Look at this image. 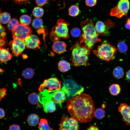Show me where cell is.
<instances>
[{"instance_id": "obj_45", "label": "cell", "mask_w": 130, "mask_h": 130, "mask_svg": "<svg viewBox=\"0 0 130 130\" xmlns=\"http://www.w3.org/2000/svg\"><path fill=\"white\" fill-rule=\"evenodd\" d=\"M2 13L1 10L0 8V15ZM0 32H3L5 31L6 28L4 26H3L0 23Z\"/></svg>"}, {"instance_id": "obj_7", "label": "cell", "mask_w": 130, "mask_h": 130, "mask_svg": "<svg viewBox=\"0 0 130 130\" xmlns=\"http://www.w3.org/2000/svg\"><path fill=\"white\" fill-rule=\"evenodd\" d=\"M130 7L129 0H120L117 5L111 9L110 14L111 16L120 18L127 15Z\"/></svg>"}, {"instance_id": "obj_35", "label": "cell", "mask_w": 130, "mask_h": 130, "mask_svg": "<svg viewBox=\"0 0 130 130\" xmlns=\"http://www.w3.org/2000/svg\"><path fill=\"white\" fill-rule=\"evenodd\" d=\"M97 2V0H85L86 5L88 6L92 7L95 6Z\"/></svg>"}, {"instance_id": "obj_22", "label": "cell", "mask_w": 130, "mask_h": 130, "mask_svg": "<svg viewBox=\"0 0 130 130\" xmlns=\"http://www.w3.org/2000/svg\"><path fill=\"white\" fill-rule=\"evenodd\" d=\"M114 77L117 79L122 78L124 75V72L123 68L120 66H117L114 69L113 71Z\"/></svg>"}, {"instance_id": "obj_34", "label": "cell", "mask_w": 130, "mask_h": 130, "mask_svg": "<svg viewBox=\"0 0 130 130\" xmlns=\"http://www.w3.org/2000/svg\"><path fill=\"white\" fill-rule=\"evenodd\" d=\"M80 30L78 28L75 27L72 28L71 30L70 33L72 37L77 38L80 36L81 34Z\"/></svg>"}, {"instance_id": "obj_32", "label": "cell", "mask_w": 130, "mask_h": 130, "mask_svg": "<svg viewBox=\"0 0 130 130\" xmlns=\"http://www.w3.org/2000/svg\"><path fill=\"white\" fill-rule=\"evenodd\" d=\"M43 24L42 20L39 18L34 19L32 22V26L35 29H37L42 27Z\"/></svg>"}, {"instance_id": "obj_21", "label": "cell", "mask_w": 130, "mask_h": 130, "mask_svg": "<svg viewBox=\"0 0 130 130\" xmlns=\"http://www.w3.org/2000/svg\"><path fill=\"white\" fill-rule=\"evenodd\" d=\"M121 90L120 85L117 84H113L110 86L109 91L110 94L113 96H116L119 94Z\"/></svg>"}, {"instance_id": "obj_41", "label": "cell", "mask_w": 130, "mask_h": 130, "mask_svg": "<svg viewBox=\"0 0 130 130\" xmlns=\"http://www.w3.org/2000/svg\"><path fill=\"white\" fill-rule=\"evenodd\" d=\"M125 26L127 29L130 30V18L127 19Z\"/></svg>"}, {"instance_id": "obj_16", "label": "cell", "mask_w": 130, "mask_h": 130, "mask_svg": "<svg viewBox=\"0 0 130 130\" xmlns=\"http://www.w3.org/2000/svg\"><path fill=\"white\" fill-rule=\"evenodd\" d=\"M53 101L62 106L61 104L65 100V94L61 89L51 93Z\"/></svg>"}, {"instance_id": "obj_26", "label": "cell", "mask_w": 130, "mask_h": 130, "mask_svg": "<svg viewBox=\"0 0 130 130\" xmlns=\"http://www.w3.org/2000/svg\"><path fill=\"white\" fill-rule=\"evenodd\" d=\"M33 16L36 18H39L42 17L44 13V11L41 7L39 6L35 7L32 12Z\"/></svg>"}, {"instance_id": "obj_19", "label": "cell", "mask_w": 130, "mask_h": 130, "mask_svg": "<svg viewBox=\"0 0 130 130\" xmlns=\"http://www.w3.org/2000/svg\"><path fill=\"white\" fill-rule=\"evenodd\" d=\"M58 66L60 71L63 72H65L71 69L70 63L64 60H62L59 62Z\"/></svg>"}, {"instance_id": "obj_31", "label": "cell", "mask_w": 130, "mask_h": 130, "mask_svg": "<svg viewBox=\"0 0 130 130\" xmlns=\"http://www.w3.org/2000/svg\"><path fill=\"white\" fill-rule=\"evenodd\" d=\"M105 115V111L103 108H98L95 110L94 116L98 119H102L104 117Z\"/></svg>"}, {"instance_id": "obj_47", "label": "cell", "mask_w": 130, "mask_h": 130, "mask_svg": "<svg viewBox=\"0 0 130 130\" xmlns=\"http://www.w3.org/2000/svg\"><path fill=\"white\" fill-rule=\"evenodd\" d=\"M24 56H23V58H24V59H26L27 58V56H26V55H24Z\"/></svg>"}, {"instance_id": "obj_24", "label": "cell", "mask_w": 130, "mask_h": 130, "mask_svg": "<svg viewBox=\"0 0 130 130\" xmlns=\"http://www.w3.org/2000/svg\"><path fill=\"white\" fill-rule=\"evenodd\" d=\"M80 12L79 7L75 5H71L68 9L69 15L72 17H75L78 16Z\"/></svg>"}, {"instance_id": "obj_44", "label": "cell", "mask_w": 130, "mask_h": 130, "mask_svg": "<svg viewBox=\"0 0 130 130\" xmlns=\"http://www.w3.org/2000/svg\"><path fill=\"white\" fill-rule=\"evenodd\" d=\"M86 130H99L98 128L94 125L91 126Z\"/></svg>"}, {"instance_id": "obj_46", "label": "cell", "mask_w": 130, "mask_h": 130, "mask_svg": "<svg viewBox=\"0 0 130 130\" xmlns=\"http://www.w3.org/2000/svg\"><path fill=\"white\" fill-rule=\"evenodd\" d=\"M6 34V32L3 31L1 32L0 34V36L1 37H5Z\"/></svg>"}, {"instance_id": "obj_36", "label": "cell", "mask_w": 130, "mask_h": 130, "mask_svg": "<svg viewBox=\"0 0 130 130\" xmlns=\"http://www.w3.org/2000/svg\"><path fill=\"white\" fill-rule=\"evenodd\" d=\"M7 38L5 37H1L0 39V48H3L5 47L7 45Z\"/></svg>"}, {"instance_id": "obj_13", "label": "cell", "mask_w": 130, "mask_h": 130, "mask_svg": "<svg viewBox=\"0 0 130 130\" xmlns=\"http://www.w3.org/2000/svg\"><path fill=\"white\" fill-rule=\"evenodd\" d=\"M9 45L11 48L13 53L15 56L21 54L25 48L26 46L24 40L15 38L10 42Z\"/></svg>"}, {"instance_id": "obj_23", "label": "cell", "mask_w": 130, "mask_h": 130, "mask_svg": "<svg viewBox=\"0 0 130 130\" xmlns=\"http://www.w3.org/2000/svg\"><path fill=\"white\" fill-rule=\"evenodd\" d=\"M38 125V128L39 130H53V129L49 126L48 121L46 119H41Z\"/></svg>"}, {"instance_id": "obj_27", "label": "cell", "mask_w": 130, "mask_h": 130, "mask_svg": "<svg viewBox=\"0 0 130 130\" xmlns=\"http://www.w3.org/2000/svg\"><path fill=\"white\" fill-rule=\"evenodd\" d=\"M19 20L20 24L25 26H28L30 23L31 19L29 15L23 14L20 16Z\"/></svg>"}, {"instance_id": "obj_28", "label": "cell", "mask_w": 130, "mask_h": 130, "mask_svg": "<svg viewBox=\"0 0 130 130\" xmlns=\"http://www.w3.org/2000/svg\"><path fill=\"white\" fill-rule=\"evenodd\" d=\"M11 16L9 13L6 12L1 13L0 15V22L6 24L10 20Z\"/></svg>"}, {"instance_id": "obj_8", "label": "cell", "mask_w": 130, "mask_h": 130, "mask_svg": "<svg viewBox=\"0 0 130 130\" xmlns=\"http://www.w3.org/2000/svg\"><path fill=\"white\" fill-rule=\"evenodd\" d=\"M61 82L56 77L51 78L45 80L38 88L40 92L46 89L49 93H52L60 89Z\"/></svg>"}, {"instance_id": "obj_42", "label": "cell", "mask_w": 130, "mask_h": 130, "mask_svg": "<svg viewBox=\"0 0 130 130\" xmlns=\"http://www.w3.org/2000/svg\"><path fill=\"white\" fill-rule=\"evenodd\" d=\"M5 116V112L4 110L0 108V119L4 118Z\"/></svg>"}, {"instance_id": "obj_39", "label": "cell", "mask_w": 130, "mask_h": 130, "mask_svg": "<svg viewBox=\"0 0 130 130\" xmlns=\"http://www.w3.org/2000/svg\"><path fill=\"white\" fill-rule=\"evenodd\" d=\"M16 3L21 5L27 3L30 0H13Z\"/></svg>"}, {"instance_id": "obj_1", "label": "cell", "mask_w": 130, "mask_h": 130, "mask_svg": "<svg viewBox=\"0 0 130 130\" xmlns=\"http://www.w3.org/2000/svg\"><path fill=\"white\" fill-rule=\"evenodd\" d=\"M66 107L71 117L80 123L90 122L94 116L95 104L91 96L81 93L69 100Z\"/></svg>"}, {"instance_id": "obj_15", "label": "cell", "mask_w": 130, "mask_h": 130, "mask_svg": "<svg viewBox=\"0 0 130 130\" xmlns=\"http://www.w3.org/2000/svg\"><path fill=\"white\" fill-rule=\"evenodd\" d=\"M24 41L26 46L28 48H40V41L39 38L36 35L31 34L26 37Z\"/></svg>"}, {"instance_id": "obj_14", "label": "cell", "mask_w": 130, "mask_h": 130, "mask_svg": "<svg viewBox=\"0 0 130 130\" xmlns=\"http://www.w3.org/2000/svg\"><path fill=\"white\" fill-rule=\"evenodd\" d=\"M118 110L122 116L123 121L126 124L130 125V105L121 103L118 106Z\"/></svg>"}, {"instance_id": "obj_38", "label": "cell", "mask_w": 130, "mask_h": 130, "mask_svg": "<svg viewBox=\"0 0 130 130\" xmlns=\"http://www.w3.org/2000/svg\"><path fill=\"white\" fill-rule=\"evenodd\" d=\"M47 0H35V2L37 5L42 6L45 5L47 2Z\"/></svg>"}, {"instance_id": "obj_37", "label": "cell", "mask_w": 130, "mask_h": 130, "mask_svg": "<svg viewBox=\"0 0 130 130\" xmlns=\"http://www.w3.org/2000/svg\"><path fill=\"white\" fill-rule=\"evenodd\" d=\"M6 91L7 90L6 88H0V101L6 95Z\"/></svg>"}, {"instance_id": "obj_17", "label": "cell", "mask_w": 130, "mask_h": 130, "mask_svg": "<svg viewBox=\"0 0 130 130\" xmlns=\"http://www.w3.org/2000/svg\"><path fill=\"white\" fill-rule=\"evenodd\" d=\"M66 47V44L65 42L59 40L54 42L52 46V49L56 53L61 54L65 51Z\"/></svg>"}, {"instance_id": "obj_2", "label": "cell", "mask_w": 130, "mask_h": 130, "mask_svg": "<svg viewBox=\"0 0 130 130\" xmlns=\"http://www.w3.org/2000/svg\"><path fill=\"white\" fill-rule=\"evenodd\" d=\"M82 33L79 36L80 42L84 43L91 50L95 44L101 41L98 38L97 33L94 23L91 20L87 18L80 23Z\"/></svg>"}, {"instance_id": "obj_40", "label": "cell", "mask_w": 130, "mask_h": 130, "mask_svg": "<svg viewBox=\"0 0 130 130\" xmlns=\"http://www.w3.org/2000/svg\"><path fill=\"white\" fill-rule=\"evenodd\" d=\"M8 130H20V129L19 125L13 124L9 127Z\"/></svg>"}, {"instance_id": "obj_6", "label": "cell", "mask_w": 130, "mask_h": 130, "mask_svg": "<svg viewBox=\"0 0 130 130\" xmlns=\"http://www.w3.org/2000/svg\"><path fill=\"white\" fill-rule=\"evenodd\" d=\"M38 95L39 102L42 105L46 113H52L55 110V104L52 99L51 93L47 90L40 92Z\"/></svg>"}, {"instance_id": "obj_3", "label": "cell", "mask_w": 130, "mask_h": 130, "mask_svg": "<svg viewBox=\"0 0 130 130\" xmlns=\"http://www.w3.org/2000/svg\"><path fill=\"white\" fill-rule=\"evenodd\" d=\"M72 59L73 65L78 66L88 65L91 50L84 45L76 42L71 48Z\"/></svg>"}, {"instance_id": "obj_9", "label": "cell", "mask_w": 130, "mask_h": 130, "mask_svg": "<svg viewBox=\"0 0 130 130\" xmlns=\"http://www.w3.org/2000/svg\"><path fill=\"white\" fill-rule=\"evenodd\" d=\"M61 89L68 96H75L81 93L84 90L83 87L71 79L64 82Z\"/></svg>"}, {"instance_id": "obj_11", "label": "cell", "mask_w": 130, "mask_h": 130, "mask_svg": "<svg viewBox=\"0 0 130 130\" xmlns=\"http://www.w3.org/2000/svg\"><path fill=\"white\" fill-rule=\"evenodd\" d=\"M32 31L28 26L20 23L12 31L13 39L18 38L24 40L26 37L30 35Z\"/></svg>"}, {"instance_id": "obj_12", "label": "cell", "mask_w": 130, "mask_h": 130, "mask_svg": "<svg viewBox=\"0 0 130 130\" xmlns=\"http://www.w3.org/2000/svg\"><path fill=\"white\" fill-rule=\"evenodd\" d=\"M115 24L111 20L108 19L104 21H99L96 23L95 27L99 35L103 36L109 35L108 30L114 26Z\"/></svg>"}, {"instance_id": "obj_10", "label": "cell", "mask_w": 130, "mask_h": 130, "mask_svg": "<svg viewBox=\"0 0 130 130\" xmlns=\"http://www.w3.org/2000/svg\"><path fill=\"white\" fill-rule=\"evenodd\" d=\"M59 130H79L78 122L72 117L64 116L59 124Z\"/></svg>"}, {"instance_id": "obj_33", "label": "cell", "mask_w": 130, "mask_h": 130, "mask_svg": "<svg viewBox=\"0 0 130 130\" xmlns=\"http://www.w3.org/2000/svg\"><path fill=\"white\" fill-rule=\"evenodd\" d=\"M117 47L119 51L121 53H124L126 52L128 49L126 44L122 41L119 42L117 45Z\"/></svg>"}, {"instance_id": "obj_20", "label": "cell", "mask_w": 130, "mask_h": 130, "mask_svg": "<svg viewBox=\"0 0 130 130\" xmlns=\"http://www.w3.org/2000/svg\"><path fill=\"white\" fill-rule=\"evenodd\" d=\"M39 120V117L37 115L35 114H32L28 116L27 121L29 125L33 126H35L38 124Z\"/></svg>"}, {"instance_id": "obj_4", "label": "cell", "mask_w": 130, "mask_h": 130, "mask_svg": "<svg viewBox=\"0 0 130 130\" xmlns=\"http://www.w3.org/2000/svg\"><path fill=\"white\" fill-rule=\"evenodd\" d=\"M93 52L94 54L101 60L109 62L115 58L116 49L108 41L105 40Z\"/></svg>"}, {"instance_id": "obj_43", "label": "cell", "mask_w": 130, "mask_h": 130, "mask_svg": "<svg viewBox=\"0 0 130 130\" xmlns=\"http://www.w3.org/2000/svg\"><path fill=\"white\" fill-rule=\"evenodd\" d=\"M126 77L127 80L130 83V70L126 72Z\"/></svg>"}, {"instance_id": "obj_25", "label": "cell", "mask_w": 130, "mask_h": 130, "mask_svg": "<svg viewBox=\"0 0 130 130\" xmlns=\"http://www.w3.org/2000/svg\"><path fill=\"white\" fill-rule=\"evenodd\" d=\"M28 101L31 104H36L39 102V95L35 92L30 94L28 97Z\"/></svg>"}, {"instance_id": "obj_29", "label": "cell", "mask_w": 130, "mask_h": 130, "mask_svg": "<svg viewBox=\"0 0 130 130\" xmlns=\"http://www.w3.org/2000/svg\"><path fill=\"white\" fill-rule=\"evenodd\" d=\"M19 24L17 19L13 18L11 19L8 23L7 27L9 30L12 31Z\"/></svg>"}, {"instance_id": "obj_18", "label": "cell", "mask_w": 130, "mask_h": 130, "mask_svg": "<svg viewBox=\"0 0 130 130\" xmlns=\"http://www.w3.org/2000/svg\"><path fill=\"white\" fill-rule=\"evenodd\" d=\"M12 57L8 48H0V64L10 60Z\"/></svg>"}, {"instance_id": "obj_30", "label": "cell", "mask_w": 130, "mask_h": 130, "mask_svg": "<svg viewBox=\"0 0 130 130\" xmlns=\"http://www.w3.org/2000/svg\"><path fill=\"white\" fill-rule=\"evenodd\" d=\"M34 73V71L32 69L30 68H27L23 71L22 75L25 78L30 79L33 77Z\"/></svg>"}, {"instance_id": "obj_5", "label": "cell", "mask_w": 130, "mask_h": 130, "mask_svg": "<svg viewBox=\"0 0 130 130\" xmlns=\"http://www.w3.org/2000/svg\"><path fill=\"white\" fill-rule=\"evenodd\" d=\"M57 24L52 29L50 37L52 41L54 42L60 40L61 38L67 39L69 37L68 33V22L62 19H59Z\"/></svg>"}]
</instances>
